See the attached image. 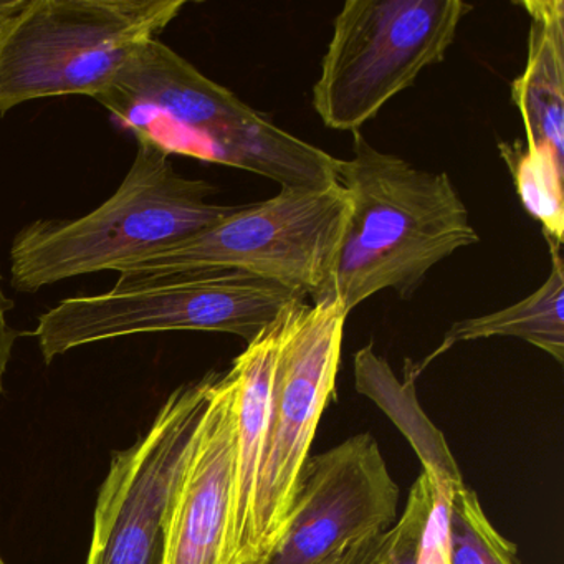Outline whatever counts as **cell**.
<instances>
[{"label":"cell","instance_id":"7c38bea8","mask_svg":"<svg viewBox=\"0 0 564 564\" xmlns=\"http://www.w3.org/2000/svg\"><path fill=\"white\" fill-rule=\"evenodd\" d=\"M289 308L247 343V348L230 366L237 386L236 468L220 564H260L257 553L260 465L265 447L273 368Z\"/></svg>","mask_w":564,"mask_h":564},{"label":"cell","instance_id":"52a82bcc","mask_svg":"<svg viewBox=\"0 0 564 564\" xmlns=\"http://www.w3.org/2000/svg\"><path fill=\"white\" fill-rule=\"evenodd\" d=\"M471 6L464 0H348L313 87L325 127L361 130L388 101L441 64Z\"/></svg>","mask_w":564,"mask_h":564},{"label":"cell","instance_id":"8992f818","mask_svg":"<svg viewBox=\"0 0 564 564\" xmlns=\"http://www.w3.org/2000/svg\"><path fill=\"white\" fill-rule=\"evenodd\" d=\"M299 300L306 296L250 273H197L62 300L39 318L32 336L45 362L80 346L143 333H227L250 343Z\"/></svg>","mask_w":564,"mask_h":564},{"label":"cell","instance_id":"4fadbf2b","mask_svg":"<svg viewBox=\"0 0 564 564\" xmlns=\"http://www.w3.org/2000/svg\"><path fill=\"white\" fill-rule=\"evenodd\" d=\"M518 6L530 15L527 65L510 85L523 120V143L564 158V2L523 0Z\"/></svg>","mask_w":564,"mask_h":564},{"label":"cell","instance_id":"30bf717a","mask_svg":"<svg viewBox=\"0 0 564 564\" xmlns=\"http://www.w3.org/2000/svg\"><path fill=\"white\" fill-rule=\"evenodd\" d=\"M399 487L368 432L318 455L300 471L285 531L265 564H316L389 530Z\"/></svg>","mask_w":564,"mask_h":564},{"label":"cell","instance_id":"277c9868","mask_svg":"<svg viewBox=\"0 0 564 564\" xmlns=\"http://www.w3.org/2000/svg\"><path fill=\"white\" fill-rule=\"evenodd\" d=\"M351 213L343 184L325 189L280 187L213 226L150 256L121 263L115 289L174 276L242 272L316 300L326 289Z\"/></svg>","mask_w":564,"mask_h":564},{"label":"cell","instance_id":"d6986e66","mask_svg":"<svg viewBox=\"0 0 564 564\" xmlns=\"http://www.w3.org/2000/svg\"><path fill=\"white\" fill-rule=\"evenodd\" d=\"M14 300L4 292L0 273V392L4 391V378L18 341V332L9 323V313L14 310Z\"/></svg>","mask_w":564,"mask_h":564},{"label":"cell","instance_id":"e0dca14e","mask_svg":"<svg viewBox=\"0 0 564 564\" xmlns=\"http://www.w3.org/2000/svg\"><path fill=\"white\" fill-rule=\"evenodd\" d=\"M434 498V484L425 471L409 491L404 513L389 530L349 547L345 564H417L419 541Z\"/></svg>","mask_w":564,"mask_h":564},{"label":"cell","instance_id":"ffe728a7","mask_svg":"<svg viewBox=\"0 0 564 564\" xmlns=\"http://www.w3.org/2000/svg\"><path fill=\"white\" fill-rule=\"evenodd\" d=\"M28 2L29 0H11V2L0 0V25H4L9 19L19 14L28 6Z\"/></svg>","mask_w":564,"mask_h":564},{"label":"cell","instance_id":"5bb4252c","mask_svg":"<svg viewBox=\"0 0 564 564\" xmlns=\"http://www.w3.org/2000/svg\"><path fill=\"white\" fill-rule=\"evenodd\" d=\"M546 242L550 247L551 272L540 289L500 312L454 323L442 339L441 346L424 361L415 365L408 361L409 369L419 378L434 359L447 352L452 346L495 336L523 339L561 365L564 361V260L561 253L563 246L553 240Z\"/></svg>","mask_w":564,"mask_h":564},{"label":"cell","instance_id":"7402d4cb","mask_svg":"<svg viewBox=\"0 0 564 564\" xmlns=\"http://www.w3.org/2000/svg\"><path fill=\"white\" fill-rule=\"evenodd\" d=\"M0 564H6V561L2 560V556H0Z\"/></svg>","mask_w":564,"mask_h":564},{"label":"cell","instance_id":"7a4b0ae2","mask_svg":"<svg viewBox=\"0 0 564 564\" xmlns=\"http://www.w3.org/2000/svg\"><path fill=\"white\" fill-rule=\"evenodd\" d=\"M339 181L351 213L319 299L336 296L348 313L384 290L409 299L437 263L478 242L447 173L376 150L361 131L352 133V156L341 160Z\"/></svg>","mask_w":564,"mask_h":564},{"label":"cell","instance_id":"9c48e42d","mask_svg":"<svg viewBox=\"0 0 564 564\" xmlns=\"http://www.w3.org/2000/svg\"><path fill=\"white\" fill-rule=\"evenodd\" d=\"M217 375L171 392L143 438L115 455L98 494L87 564H166L174 491Z\"/></svg>","mask_w":564,"mask_h":564},{"label":"cell","instance_id":"5b68a950","mask_svg":"<svg viewBox=\"0 0 564 564\" xmlns=\"http://www.w3.org/2000/svg\"><path fill=\"white\" fill-rule=\"evenodd\" d=\"M184 0H29L0 25V117L41 98L97 97Z\"/></svg>","mask_w":564,"mask_h":564},{"label":"cell","instance_id":"ac0fdd59","mask_svg":"<svg viewBox=\"0 0 564 564\" xmlns=\"http://www.w3.org/2000/svg\"><path fill=\"white\" fill-rule=\"evenodd\" d=\"M429 477L434 484V498H432V508L419 541L417 564H448V551H451L448 514H451V498L455 485L438 480L432 475Z\"/></svg>","mask_w":564,"mask_h":564},{"label":"cell","instance_id":"3957f363","mask_svg":"<svg viewBox=\"0 0 564 564\" xmlns=\"http://www.w3.org/2000/svg\"><path fill=\"white\" fill-rule=\"evenodd\" d=\"M134 138L137 156L107 203L78 219L35 220L15 236V290L35 293L75 276L117 270L207 229L236 209L210 203L217 187L177 174L170 154L151 138Z\"/></svg>","mask_w":564,"mask_h":564},{"label":"cell","instance_id":"ba28073f","mask_svg":"<svg viewBox=\"0 0 564 564\" xmlns=\"http://www.w3.org/2000/svg\"><path fill=\"white\" fill-rule=\"evenodd\" d=\"M346 312L341 300H299L286 312L270 389L257 495V553L265 564L285 531L300 471L335 398Z\"/></svg>","mask_w":564,"mask_h":564},{"label":"cell","instance_id":"2e32d148","mask_svg":"<svg viewBox=\"0 0 564 564\" xmlns=\"http://www.w3.org/2000/svg\"><path fill=\"white\" fill-rule=\"evenodd\" d=\"M448 564H520L517 544L488 520L477 494L460 485L452 491Z\"/></svg>","mask_w":564,"mask_h":564},{"label":"cell","instance_id":"8fae6325","mask_svg":"<svg viewBox=\"0 0 564 564\" xmlns=\"http://www.w3.org/2000/svg\"><path fill=\"white\" fill-rule=\"evenodd\" d=\"M237 386L217 375L206 412L174 491L166 564H220L236 468Z\"/></svg>","mask_w":564,"mask_h":564},{"label":"cell","instance_id":"9a60e30c","mask_svg":"<svg viewBox=\"0 0 564 564\" xmlns=\"http://www.w3.org/2000/svg\"><path fill=\"white\" fill-rule=\"evenodd\" d=\"M521 206L540 224L546 240L564 237V158L547 147H527L523 141L498 144Z\"/></svg>","mask_w":564,"mask_h":564},{"label":"cell","instance_id":"6da1fadb","mask_svg":"<svg viewBox=\"0 0 564 564\" xmlns=\"http://www.w3.org/2000/svg\"><path fill=\"white\" fill-rule=\"evenodd\" d=\"M94 100L170 156L249 171L280 187L341 184V160L286 133L158 39L141 44Z\"/></svg>","mask_w":564,"mask_h":564},{"label":"cell","instance_id":"44dd1931","mask_svg":"<svg viewBox=\"0 0 564 564\" xmlns=\"http://www.w3.org/2000/svg\"><path fill=\"white\" fill-rule=\"evenodd\" d=\"M352 546H355V544H352ZM349 547H346L341 553H336L333 554V556L325 557V560L318 561L316 564H345L346 557H348Z\"/></svg>","mask_w":564,"mask_h":564}]
</instances>
